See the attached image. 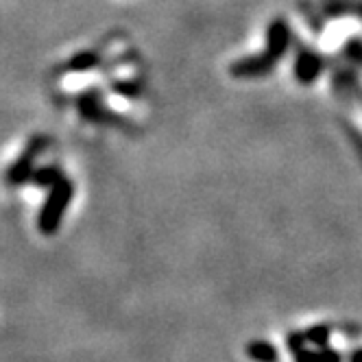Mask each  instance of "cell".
Returning a JSON list of instances; mask_svg holds the SVG:
<instances>
[{"label":"cell","mask_w":362,"mask_h":362,"mask_svg":"<svg viewBox=\"0 0 362 362\" xmlns=\"http://www.w3.org/2000/svg\"><path fill=\"white\" fill-rule=\"evenodd\" d=\"M33 181L42 186H48L50 188V194H48V201L44 205V210L40 212V229L44 234H55L62 225V218H64V212L68 210V203L72 199V184L70 179L55 166H46V168H40L33 173L31 177Z\"/></svg>","instance_id":"cell-1"},{"label":"cell","mask_w":362,"mask_h":362,"mask_svg":"<svg viewBox=\"0 0 362 362\" xmlns=\"http://www.w3.org/2000/svg\"><path fill=\"white\" fill-rule=\"evenodd\" d=\"M249 354L257 360V362H273L275 360V349L267 343H257L249 347Z\"/></svg>","instance_id":"cell-3"},{"label":"cell","mask_w":362,"mask_h":362,"mask_svg":"<svg viewBox=\"0 0 362 362\" xmlns=\"http://www.w3.org/2000/svg\"><path fill=\"white\" fill-rule=\"evenodd\" d=\"M46 144H48V138H44V136H35V138L27 144V148L22 151V155L13 162V166H11L9 173H7L9 184L18 186V184H22V181H27V179L33 177V173H35V170H33V162L37 160V155L44 151Z\"/></svg>","instance_id":"cell-2"},{"label":"cell","mask_w":362,"mask_h":362,"mask_svg":"<svg viewBox=\"0 0 362 362\" xmlns=\"http://www.w3.org/2000/svg\"><path fill=\"white\" fill-rule=\"evenodd\" d=\"M351 362H362V351H356V354L351 356Z\"/></svg>","instance_id":"cell-5"},{"label":"cell","mask_w":362,"mask_h":362,"mask_svg":"<svg viewBox=\"0 0 362 362\" xmlns=\"http://www.w3.org/2000/svg\"><path fill=\"white\" fill-rule=\"evenodd\" d=\"M297 362H339L336 354H299Z\"/></svg>","instance_id":"cell-4"}]
</instances>
